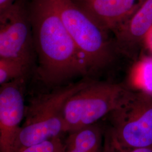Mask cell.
I'll list each match as a JSON object with an SVG mask.
<instances>
[{
    "label": "cell",
    "instance_id": "1",
    "mask_svg": "<svg viewBox=\"0 0 152 152\" xmlns=\"http://www.w3.org/2000/svg\"><path fill=\"white\" fill-rule=\"evenodd\" d=\"M28 12L38 74L48 86H56L90 71L51 0H29Z\"/></svg>",
    "mask_w": 152,
    "mask_h": 152
},
{
    "label": "cell",
    "instance_id": "2",
    "mask_svg": "<svg viewBox=\"0 0 152 152\" xmlns=\"http://www.w3.org/2000/svg\"><path fill=\"white\" fill-rule=\"evenodd\" d=\"M90 81L79 82L33 98L26 106L15 152L66 132L63 113L65 103Z\"/></svg>",
    "mask_w": 152,
    "mask_h": 152
},
{
    "label": "cell",
    "instance_id": "3",
    "mask_svg": "<svg viewBox=\"0 0 152 152\" xmlns=\"http://www.w3.org/2000/svg\"><path fill=\"white\" fill-rule=\"evenodd\" d=\"M90 72L105 67L115 50L108 32L75 0H51Z\"/></svg>",
    "mask_w": 152,
    "mask_h": 152
},
{
    "label": "cell",
    "instance_id": "4",
    "mask_svg": "<svg viewBox=\"0 0 152 152\" xmlns=\"http://www.w3.org/2000/svg\"><path fill=\"white\" fill-rule=\"evenodd\" d=\"M133 92L125 84L90 81L65 103L63 113L66 132L97 123L126 103Z\"/></svg>",
    "mask_w": 152,
    "mask_h": 152
},
{
    "label": "cell",
    "instance_id": "5",
    "mask_svg": "<svg viewBox=\"0 0 152 152\" xmlns=\"http://www.w3.org/2000/svg\"><path fill=\"white\" fill-rule=\"evenodd\" d=\"M108 117L116 148H152V96L134 91L130 99Z\"/></svg>",
    "mask_w": 152,
    "mask_h": 152
},
{
    "label": "cell",
    "instance_id": "6",
    "mask_svg": "<svg viewBox=\"0 0 152 152\" xmlns=\"http://www.w3.org/2000/svg\"><path fill=\"white\" fill-rule=\"evenodd\" d=\"M34 42L27 0H16L0 14V58L30 65Z\"/></svg>",
    "mask_w": 152,
    "mask_h": 152
},
{
    "label": "cell",
    "instance_id": "7",
    "mask_svg": "<svg viewBox=\"0 0 152 152\" xmlns=\"http://www.w3.org/2000/svg\"><path fill=\"white\" fill-rule=\"evenodd\" d=\"M26 76L0 87V152H15V145L24 118Z\"/></svg>",
    "mask_w": 152,
    "mask_h": 152
},
{
    "label": "cell",
    "instance_id": "8",
    "mask_svg": "<svg viewBox=\"0 0 152 152\" xmlns=\"http://www.w3.org/2000/svg\"><path fill=\"white\" fill-rule=\"evenodd\" d=\"M152 28V0H145L113 32L115 49L130 56H134Z\"/></svg>",
    "mask_w": 152,
    "mask_h": 152
},
{
    "label": "cell",
    "instance_id": "9",
    "mask_svg": "<svg viewBox=\"0 0 152 152\" xmlns=\"http://www.w3.org/2000/svg\"><path fill=\"white\" fill-rule=\"evenodd\" d=\"M145 1L81 0L75 1L105 30L113 32L131 16Z\"/></svg>",
    "mask_w": 152,
    "mask_h": 152
},
{
    "label": "cell",
    "instance_id": "10",
    "mask_svg": "<svg viewBox=\"0 0 152 152\" xmlns=\"http://www.w3.org/2000/svg\"><path fill=\"white\" fill-rule=\"evenodd\" d=\"M129 87L152 96V56H145L137 61L129 75Z\"/></svg>",
    "mask_w": 152,
    "mask_h": 152
},
{
    "label": "cell",
    "instance_id": "11",
    "mask_svg": "<svg viewBox=\"0 0 152 152\" xmlns=\"http://www.w3.org/2000/svg\"><path fill=\"white\" fill-rule=\"evenodd\" d=\"M29 66L19 61L0 58V85L26 76Z\"/></svg>",
    "mask_w": 152,
    "mask_h": 152
},
{
    "label": "cell",
    "instance_id": "12",
    "mask_svg": "<svg viewBox=\"0 0 152 152\" xmlns=\"http://www.w3.org/2000/svg\"><path fill=\"white\" fill-rule=\"evenodd\" d=\"M65 144L60 137H56L27 147L20 152H65Z\"/></svg>",
    "mask_w": 152,
    "mask_h": 152
},
{
    "label": "cell",
    "instance_id": "13",
    "mask_svg": "<svg viewBox=\"0 0 152 152\" xmlns=\"http://www.w3.org/2000/svg\"><path fill=\"white\" fill-rule=\"evenodd\" d=\"M115 146L110 131L109 129L105 130L104 135L103 149L102 152H114Z\"/></svg>",
    "mask_w": 152,
    "mask_h": 152
},
{
    "label": "cell",
    "instance_id": "14",
    "mask_svg": "<svg viewBox=\"0 0 152 152\" xmlns=\"http://www.w3.org/2000/svg\"><path fill=\"white\" fill-rule=\"evenodd\" d=\"M16 0H0V14L7 10Z\"/></svg>",
    "mask_w": 152,
    "mask_h": 152
},
{
    "label": "cell",
    "instance_id": "15",
    "mask_svg": "<svg viewBox=\"0 0 152 152\" xmlns=\"http://www.w3.org/2000/svg\"><path fill=\"white\" fill-rule=\"evenodd\" d=\"M114 152H152V148H136L130 150H125L115 147Z\"/></svg>",
    "mask_w": 152,
    "mask_h": 152
},
{
    "label": "cell",
    "instance_id": "16",
    "mask_svg": "<svg viewBox=\"0 0 152 152\" xmlns=\"http://www.w3.org/2000/svg\"><path fill=\"white\" fill-rule=\"evenodd\" d=\"M145 45H146L147 48L149 49L152 53V28L151 30L148 33V34L144 39Z\"/></svg>",
    "mask_w": 152,
    "mask_h": 152
},
{
    "label": "cell",
    "instance_id": "17",
    "mask_svg": "<svg viewBox=\"0 0 152 152\" xmlns=\"http://www.w3.org/2000/svg\"><path fill=\"white\" fill-rule=\"evenodd\" d=\"M75 1H81V0H75Z\"/></svg>",
    "mask_w": 152,
    "mask_h": 152
}]
</instances>
